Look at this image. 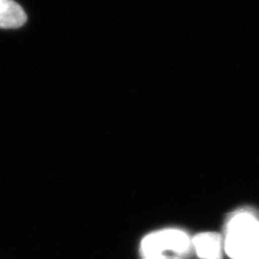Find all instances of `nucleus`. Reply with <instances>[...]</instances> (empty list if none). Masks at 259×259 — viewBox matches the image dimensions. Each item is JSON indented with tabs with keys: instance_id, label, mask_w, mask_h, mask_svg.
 <instances>
[{
	"instance_id": "39448f33",
	"label": "nucleus",
	"mask_w": 259,
	"mask_h": 259,
	"mask_svg": "<svg viewBox=\"0 0 259 259\" xmlns=\"http://www.w3.org/2000/svg\"><path fill=\"white\" fill-rule=\"evenodd\" d=\"M143 259H180L177 257H171V256H166L164 254L162 255H157V256H150V257H144Z\"/></svg>"
},
{
	"instance_id": "f03ea898",
	"label": "nucleus",
	"mask_w": 259,
	"mask_h": 259,
	"mask_svg": "<svg viewBox=\"0 0 259 259\" xmlns=\"http://www.w3.org/2000/svg\"><path fill=\"white\" fill-rule=\"evenodd\" d=\"M191 246L192 243L187 233L178 229H165L146 236L142 241L141 253L144 257H150L169 250L183 256L190 252Z\"/></svg>"
},
{
	"instance_id": "f257e3e1",
	"label": "nucleus",
	"mask_w": 259,
	"mask_h": 259,
	"mask_svg": "<svg viewBox=\"0 0 259 259\" xmlns=\"http://www.w3.org/2000/svg\"><path fill=\"white\" fill-rule=\"evenodd\" d=\"M224 249L231 259H259V218L252 210H240L229 218Z\"/></svg>"
},
{
	"instance_id": "20e7f679",
	"label": "nucleus",
	"mask_w": 259,
	"mask_h": 259,
	"mask_svg": "<svg viewBox=\"0 0 259 259\" xmlns=\"http://www.w3.org/2000/svg\"><path fill=\"white\" fill-rule=\"evenodd\" d=\"M26 13L13 0H0V28H19L25 24Z\"/></svg>"
},
{
	"instance_id": "7ed1b4c3",
	"label": "nucleus",
	"mask_w": 259,
	"mask_h": 259,
	"mask_svg": "<svg viewBox=\"0 0 259 259\" xmlns=\"http://www.w3.org/2000/svg\"><path fill=\"white\" fill-rule=\"evenodd\" d=\"M192 246L201 259H222L224 241L221 234L215 232L200 233L191 240Z\"/></svg>"
}]
</instances>
